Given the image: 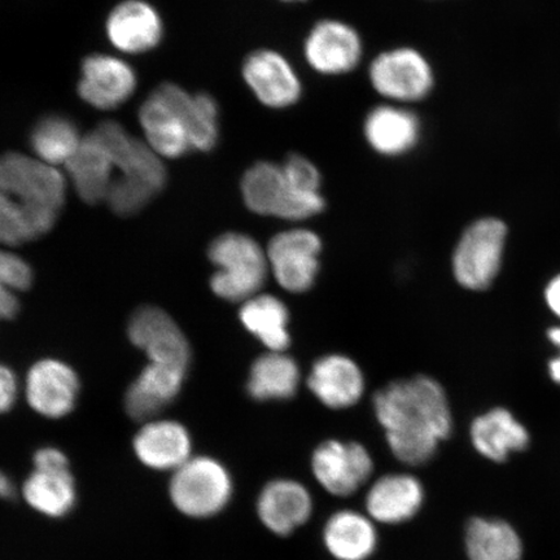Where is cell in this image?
Returning <instances> with one entry per match:
<instances>
[{"label": "cell", "instance_id": "cell-7", "mask_svg": "<svg viewBox=\"0 0 560 560\" xmlns=\"http://www.w3.org/2000/svg\"><path fill=\"white\" fill-rule=\"evenodd\" d=\"M0 191L27 208L59 215L66 201L67 182L58 167L10 152L0 156Z\"/></svg>", "mask_w": 560, "mask_h": 560}, {"label": "cell", "instance_id": "cell-22", "mask_svg": "<svg viewBox=\"0 0 560 560\" xmlns=\"http://www.w3.org/2000/svg\"><path fill=\"white\" fill-rule=\"evenodd\" d=\"M307 387L330 409H347L360 401L365 377L353 360L341 354L322 357L314 363Z\"/></svg>", "mask_w": 560, "mask_h": 560}, {"label": "cell", "instance_id": "cell-1", "mask_svg": "<svg viewBox=\"0 0 560 560\" xmlns=\"http://www.w3.org/2000/svg\"><path fill=\"white\" fill-rule=\"evenodd\" d=\"M374 410L392 454L404 465H425L453 430L445 390L430 376L388 384L377 392Z\"/></svg>", "mask_w": 560, "mask_h": 560}, {"label": "cell", "instance_id": "cell-14", "mask_svg": "<svg viewBox=\"0 0 560 560\" xmlns=\"http://www.w3.org/2000/svg\"><path fill=\"white\" fill-rule=\"evenodd\" d=\"M243 79L257 101L271 109L289 108L303 94L296 70L277 51L252 52L244 61Z\"/></svg>", "mask_w": 560, "mask_h": 560}, {"label": "cell", "instance_id": "cell-39", "mask_svg": "<svg viewBox=\"0 0 560 560\" xmlns=\"http://www.w3.org/2000/svg\"><path fill=\"white\" fill-rule=\"evenodd\" d=\"M548 338L559 350V354L549 362V374L552 382L560 384V327L550 328Z\"/></svg>", "mask_w": 560, "mask_h": 560}, {"label": "cell", "instance_id": "cell-32", "mask_svg": "<svg viewBox=\"0 0 560 560\" xmlns=\"http://www.w3.org/2000/svg\"><path fill=\"white\" fill-rule=\"evenodd\" d=\"M58 215L27 208L11 195L0 191V244L20 245L50 231Z\"/></svg>", "mask_w": 560, "mask_h": 560}, {"label": "cell", "instance_id": "cell-2", "mask_svg": "<svg viewBox=\"0 0 560 560\" xmlns=\"http://www.w3.org/2000/svg\"><path fill=\"white\" fill-rule=\"evenodd\" d=\"M147 144L160 158L177 159L192 150L207 152L219 139V105L209 94H188L164 83L139 110Z\"/></svg>", "mask_w": 560, "mask_h": 560}, {"label": "cell", "instance_id": "cell-18", "mask_svg": "<svg viewBox=\"0 0 560 560\" xmlns=\"http://www.w3.org/2000/svg\"><path fill=\"white\" fill-rule=\"evenodd\" d=\"M136 88V72L124 60L97 54L83 61L79 93L93 107L117 108L129 100Z\"/></svg>", "mask_w": 560, "mask_h": 560}, {"label": "cell", "instance_id": "cell-29", "mask_svg": "<svg viewBox=\"0 0 560 560\" xmlns=\"http://www.w3.org/2000/svg\"><path fill=\"white\" fill-rule=\"evenodd\" d=\"M240 315L243 326L269 352H284L290 347V313L282 300L258 293L244 301Z\"/></svg>", "mask_w": 560, "mask_h": 560}, {"label": "cell", "instance_id": "cell-10", "mask_svg": "<svg viewBox=\"0 0 560 560\" xmlns=\"http://www.w3.org/2000/svg\"><path fill=\"white\" fill-rule=\"evenodd\" d=\"M312 472L328 494L347 499L373 476L374 460L362 444L327 440L312 455Z\"/></svg>", "mask_w": 560, "mask_h": 560}, {"label": "cell", "instance_id": "cell-26", "mask_svg": "<svg viewBox=\"0 0 560 560\" xmlns=\"http://www.w3.org/2000/svg\"><path fill=\"white\" fill-rule=\"evenodd\" d=\"M471 443L481 457L503 464L511 455L528 450L530 435L513 412L492 409L471 424Z\"/></svg>", "mask_w": 560, "mask_h": 560}, {"label": "cell", "instance_id": "cell-20", "mask_svg": "<svg viewBox=\"0 0 560 560\" xmlns=\"http://www.w3.org/2000/svg\"><path fill=\"white\" fill-rule=\"evenodd\" d=\"M322 541L335 560H369L380 546V532L366 513L342 509L327 517Z\"/></svg>", "mask_w": 560, "mask_h": 560}, {"label": "cell", "instance_id": "cell-9", "mask_svg": "<svg viewBox=\"0 0 560 560\" xmlns=\"http://www.w3.org/2000/svg\"><path fill=\"white\" fill-rule=\"evenodd\" d=\"M369 79L377 94L398 104L423 101L435 85L429 60L410 47L377 55L371 61Z\"/></svg>", "mask_w": 560, "mask_h": 560}, {"label": "cell", "instance_id": "cell-41", "mask_svg": "<svg viewBox=\"0 0 560 560\" xmlns=\"http://www.w3.org/2000/svg\"><path fill=\"white\" fill-rule=\"evenodd\" d=\"M282 2H304V0H282Z\"/></svg>", "mask_w": 560, "mask_h": 560}, {"label": "cell", "instance_id": "cell-4", "mask_svg": "<svg viewBox=\"0 0 560 560\" xmlns=\"http://www.w3.org/2000/svg\"><path fill=\"white\" fill-rule=\"evenodd\" d=\"M167 497L173 509L187 520H212L233 500V476L219 459L192 455L172 474Z\"/></svg>", "mask_w": 560, "mask_h": 560}, {"label": "cell", "instance_id": "cell-30", "mask_svg": "<svg viewBox=\"0 0 560 560\" xmlns=\"http://www.w3.org/2000/svg\"><path fill=\"white\" fill-rule=\"evenodd\" d=\"M300 384V369L284 352H268L254 362L247 383L248 394L256 401L289 400Z\"/></svg>", "mask_w": 560, "mask_h": 560}, {"label": "cell", "instance_id": "cell-40", "mask_svg": "<svg viewBox=\"0 0 560 560\" xmlns=\"http://www.w3.org/2000/svg\"><path fill=\"white\" fill-rule=\"evenodd\" d=\"M20 489L9 474L0 471V500L16 501Z\"/></svg>", "mask_w": 560, "mask_h": 560}, {"label": "cell", "instance_id": "cell-11", "mask_svg": "<svg viewBox=\"0 0 560 560\" xmlns=\"http://www.w3.org/2000/svg\"><path fill=\"white\" fill-rule=\"evenodd\" d=\"M320 237L307 229H292L272 236L266 256L269 270L285 291L311 290L319 271Z\"/></svg>", "mask_w": 560, "mask_h": 560}, {"label": "cell", "instance_id": "cell-34", "mask_svg": "<svg viewBox=\"0 0 560 560\" xmlns=\"http://www.w3.org/2000/svg\"><path fill=\"white\" fill-rule=\"evenodd\" d=\"M282 167L293 185L306 191L320 192L322 175L310 159L291 155L285 159Z\"/></svg>", "mask_w": 560, "mask_h": 560}, {"label": "cell", "instance_id": "cell-5", "mask_svg": "<svg viewBox=\"0 0 560 560\" xmlns=\"http://www.w3.org/2000/svg\"><path fill=\"white\" fill-rule=\"evenodd\" d=\"M208 256L215 266L210 287L217 296L244 303L258 295L268 277L269 262L266 250L254 237L223 234L210 244Z\"/></svg>", "mask_w": 560, "mask_h": 560}, {"label": "cell", "instance_id": "cell-3", "mask_svg": "<svg viewBox=\"0 0 560 560\" xmlns=\"http://www.w3.org/2000/svg\"><path fill=\"white\" fill-rule=\"evenodd\" d=\"M95 131L108 147L118 172L109 188L108 206L118 215L138 213L166 185L163 161L149 144L131 137L120 124L103 122Z\"/></svg>", "mask_w": 560, "mask_h": 560}, {"label": "cell", "instance_id": "cell-6", "mask_svg": "<svg viewBox=\"0 0 560 560\" xmlns=\"http://www.w3.org/2000/svg\"><path fill=\"white\" fill-rule=\"evenodd\" d=\"M242 195L245 206L260 215L285 221H304L325 209L322 192L293 185L282 165L260 161L243 175Z\"/></svg>", "mask_w": 560, "mask_h": 560}, {"label": "cell", "instance_id": "cell-16", "mask_svg": "<svg viewBox=\"0 0 560 560\" xmlns=\"http://www.w3.org/2000/svg\"><path fill=\"white\" fill-rule=\"evenodd\" d=\"M25 396L38 415L51 419L67 417L79 400L80 380L66 362L42 360L26 375Z\"/></svg>", "mask_w": 560, "mask_h": 560}, {"label": "cell", "instance_id": "cell-13", "mask_svg": "<svg viewBox=\"0 0 560 560\" xmlns=\"http://www.w3.org/2000/svg\"><path fill=\"white\" fill-rule=\"evenodd\" d=\"M363 54L359 32L339 20H322L305 39L304 56L315 72L339 75L352 72Z\"/></svg>", "mask_w": 560, "mask_h": 560}, {"label": "cell", "instance_id": "cell-31", "mask_svg": "<svg viewBox=\"0 0 560 560\" xmlns=\"http://www.w3.org/2000/svg\"><path fill=\"white\" fill-rule=\"evenodd\" d=\"M83 137L72 120L65 116H47L32 132V149L37 159L52 166L67 165L80 149Z\"/></svg>", "mask_w": 560, "mask_h": 560}, {"label": "cell", "instance_id": "cell-8", "mask_svg": "<svg viewBox=\"0 0 560 560\" xmlns=\"http://www.w3.org/2000/svg\"><path fill=\"white\" fill-rule=\"evenodd\" d=\"M508 236L505 223L481 219L462 234L453 255L455 280L467 290H487L501 270Z\"/></svg>", "mask_w": 560, "mask_h": 560}, {"label": "cell", "instance_id": "cell-21", "mask_svg": "<svg viewBox=\"0 0 560 560\" xmlns=\"http://www.w3.org/2000/svg\"><path fill=\"white\" fill-rule=\"evenodd\" d=\"M187 371L150 362L125 395V409L138 422H150L179 395Z\"/></svg>", "mask_w": 560, "mask_h": 560}, {"label": "cell", "instance_id": "cell-12", "mask_svg": "<svg viewBox=\"0 0 560 560\" xmlns=\"http://www.w3.org/2000/svg\"><path fill=\"white\" fill-rule=\"evenodd\" d=\"M128 334L150 362L186 371L190 368V342L171 315L159 307H140L130 318Z\"/></svg>", "mask_w": 560, "mask_h": 560}, {"label": "cell", "instance_id": "cell-19", "mask_svg": "<svg viewBox=\"0 0 560 560\" xmlns=\"http://www.w3.org/2000/svg\"><path fill=\"white\" fill-rule=\"evenodd\" d=\"M136 457L152 471L171 472L192 457V440L186 427L173 420H150L132 441Z\"/></svg>", "mask_w": 560, "mask_h": 560}, {"label": "cell", "instance_id": "cell-23", "mask_svg": "<svg viewBox=\"0 0 560 560\" xmlns=\"http://www.w3.org/2000/svg\"><path fill=\"white\" fill-rule=\"evenodd\" d=\"M363 132L371 149L395 158L416 149L422 126L415 112L402 105L383 104L366 116Z\"/></svg>", "mask_w": 560, "mask_h": 560}, {"label": "cell", "instance_id": "cell-17", "mask_svg": "<svg viewBox=\"0 0 560 560\" xmlns=\"http://www.w3.org/2000/svg\"><path fill=\"white\" fill-rule=\"evenodd\" d=\"M425 501V490L417 476L396 472L381 476L365 497V513L376 524L400 525L419 514Z\"/></svg>", "mask_w": 560, "mask_h": 560}, {"label": "cell", "instance_id": "cell-37", "mask_svg": "<svg viewBox=\"0 0 560 560\" xmlns=\"http://www.w3.org/2000/svg\"><path fill=\"white\" fill-rule=\"evenodd\" d=\"M19 311L20 304L15 291L0 283V319L15 318Z\"/></svg>", "mask_w": 560, "mask_h": 560}, {"label": "cell", "instance_id": "cell-38", "mask_svg": "<svg viewBox=\"0 0 560 560\" xmlns=\"http://www.w3.org/2000/svg\"><path fill=\"white\" fill-rule=\"evenodd\" d=\"M545 301L549 310L560 319V275L552 278L546 285Z\"/></svg>", "mask_w": 560, "mask_h": 560}, {"label": "cell", "instance_id": "cell-27", "mask_svg": "<svg viewBox=\"0 0 560 560\" xmlns=\"http://www.w3.org/2000/svg\"><path fill=\"white\" fill-rule=\"evenodd\" d=\"M20 497L35 514L60 521L73 513L79 490L70 470H33L20 488Z\"/></svg>", "mask_w": 560, "mask_h": 560}, {"label": "cell", "instance_id": "cell-15", "mask_svg": "<svg viewBox=\"0 0 560 560\" xmlns=\"http://www.w3.org/2000/svg\"><path fill=\"white\" fill-rule=\"evenodd\" d=\"M314 500L303 482L275 479L268 482L256 501L258 521L270 534L289 537L311 521Z\"/></svg>", "mask_w": 560, "mask_h": 560}, {"label": "cell", "instance_id": "cell-28", "mask_svg": "<svg viewBox=\"0 0 560 560\" xmlns=\"http://www.w3.org/2000/svg\"><path fill=\"white\" fill-rule=\"evenodd\" d=\"M467 560H523L524 544L513 525L501 517L474 516L465 528Z\"/></svg>", "mask_w": 560, "mask_h": 560}, {"label": "cell", "instance_id": "cell-33", "mask_svg": "<svg viewBox=\"0 0 560 560\" xmlns=\"http://www.w3.org/2000/svg\"><path fill=\"white\" fill-rule=\"evenodd\" d=\"M33 270L24 258L0 248V283L12 291H25L33 284Z\"/></svg>", "mask_w": 560, "mask_h": 560}, {"label": "cell", "instance_id": "cell-24", "mask_svg": "<svg viewBox=\"0 0 560 560\" xmlns=\"http://www.w3.org/2000/svg\"><path fill=\"white\" fill-rule=\"evenodd\" d=\"M66 167L83 201L97 205L107 200L115 177V163L108 147L95 130L83 137L80 149Z\"/></svg>", "mask_w": 560, "mask_h": 560}, {"label": "cell", "instance_id": "cell-35", "mask_svg": "<svg viewBox=\"0 0 560 560\" xmlns=\"http://www.w3.org/2000/svg\"><path fill=\"white\" fill-rule=\"evenodd\" d=\"M34 470L40 471H65L70 470L67 454L58 447L45 446L40 447L33 455Z\"/></svg>", "mask_w": 560, "mask_h": 560}, {"label": "cell", "instance_id": "cell-36", "mask_svg": "<svg viewBox=\"0 0 560 560\" xmlns=\"http://www.w3.org/2000/svg\"><path fill=\"white\" fill-rule=\"evenodd\" d=\"M19 395V383L15 373L0 363V415L12 409Z\"/></svg>", "mask_w": 560, "mask_h": 560}, {"label": "cell", "instance_id": "cell-25", "mask_svg": "<svg viewBox=\"0 0 560 560\" xmlns=\"http://www.w3.org/2000/svg\"><path fill=\"white\" fill-rule=\"evenodd\" d=\"M108 37L118 50L142 54L155 48L163 37L159 13L142 0H128L112 11L107 21Z\"/></svg>", "mask_w": 560, "mask_h": 560}]
</instances>
